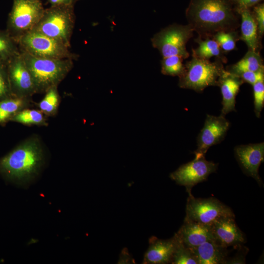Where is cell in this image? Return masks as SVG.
<instances>
[{
    "mask_svg": "<svg viewBox=\"0 0 264 264\" xmlns=\"http://www.w3.org/2000/svg\"><path fill=\"white\" fill-rule=\"evenodd\" d=\"M198 264H226L227 248L222 247L215 241H207L193 251Z\"/></svg>",
    "mask_w": 264,
    "mask_h": 264,
    "instance_id": "obj_19",
    "label": "cell"
},
{
    "mask_svg": "<svg viewBox=\"0 0 264 264\" xmlns=\"http://www.w3.org/2000/svg\"></svg>",
    "mask_w": 264,
    "mask_h": 264,
    "instance_id": "obj_37",
    "label": "cell"
},
{
    "mask_svg": "<svg viewBox=\"0 0 264 264\" xmlns=\"http://www.w3.org/2000/svg\"><path fill=\"white\" fill-rule=\"evenodd\" d=\"M218 165L217 163L207 161L205 156H202L181 165L170 174V177L177 184L184 186L189 196H191L193 187L206 180L211 173L216 171Z\"/></svg>",
    "mask_w": 264,
    "mask_h": 264,
    "instance_id": "obj_10",
    "label": "cell"
},
{
    "mask_svg": "<svg viewBox=\"0 0 264 264\" xmlns=\"http://www.w3.org/2000/svg\"><path fill=\"white\" fill-rule=\"evenodd\" d=\"M75 22L73 4L51 6L44 9L42 18L32 30L58 40L70 47Z\"/></svg>",
    "mask_w": 264,
    "mask_h": 264,
    "instance_id": "obj_5",
    "label": "cell"
},
{
    "mask_svg": "<svg viewBox=\"0 0 264 264\" xmlns=\"http://www.w3.org/2000/svg\"><path fill=\"white\" fill-rule=\"evenodd\" d=\"M45 93L44 98L38 104L39 110L45 115L54 116L58 111L61 100L58 87H53Z\"/></svg>",
    "mask_w": 264,
    "mask_h": 264,
    "instance_id": "obj_24",
    "label": "cell"
},
{
    "mask_svg": "<svg viewBox=\"0 0 264 264\" xmlns=\"http://www.w3.org/2000/svg\"><path fill=\"white\" fill-rule=\"evenodd\" d=\"M243 81L251 85L264 80V69L255 71H246L238 75Z\"/></svg>",
    "mask_w": 264,
    "mask_h": 264,
    "instance_id": "obj_32",
    "label": "cell"
},
{
    "mask_svg": "<svg viewBox=\"0 0 264 264\" xmlns=\"http://www.w3.org/2000/svg\"><path fill=\"white\" fill-rule=\"evenodd\" d=\"M30 98L12 96L0 101V125H3L20 111L28 108Z\"/></svg>",
    "mask_w": 264,
    "mask_h": 264,
    "instance_id": "obj_20",
    "label": "cell"
},
{
    "mask_svg": "<svg viewBox=\"0 0 264 264\" xmlns=\"http://www.w3.org/2000/svg\"><path fill=\"white\" fill-rule=\"evenodd\" d=\"M133 264L134 261L126 248H124L120 255L118 264Z\"/></svg>",
    "mask_w": 264,
    "mask_h": 264,
    "instance_id": "obj_34",
    "label": "cell"
},
{
    "mask_svg": "<svg viewBox=\"0 0 264 264\" xmlns=\"http://www.w3.org/2000/svg\"><path fill=\"white\" fill-rule=\"evenodd\" d=\"M237 11L241 19L240 39L245 43L249 50L259 52L260 37L252 11L250 8H245L237 10Z\"/></svg>",
    "mask_w": 264,
    "mask_h": 264,
    "instance_id": "obj_18",
    "label": "cell"
},
{
    "mask_svg": "<svg viewBox=\"0 0 264 264\" xmlns=\"http://www.w3.org/2000/svg\"><path fill=\"white\" fill-rule=\"evenodd\" d=\"M264 69L263 59L259 52L248 50L241 60L229 66L226 70L238 75L244 72L255 71Z\"/></svg>",
    "mask_w": 264,
    "mask_h": 264,
    "instance_id": "obj_21",
    "label": "cell"
},
{
    "mask_svg": "<svg viewBox=\"0 0 264 264\" xmlns=\"http://www.w3.org/2000/svg\"><path fill=\"white\" fill-rule=\"evenodd\" d=\"M198 46L193 49V57L209 59L211 57H216L226 62L223 56V51L218 43L213 38H201L198 37L195 40Z\"/></svg>",
    "mask_w": 264,
    "mask_h": 264,
    "instance_id": "obj_22",
    "label": "cell"
},
{
    "mask_svg": "<svg viewBox=\"0 0 264 264\" xmlns=\"http://www.w3.org/2000/svg\"><path fill=\"white\" fill-rule=\"evenodd\" d=\"M262 0H240L236 5V10L241 9L250 8L258 4Z\"/></svg>",
    "mask_w": 264,
    "mask_h": 264,
    "instance_id": "obj_33",
    "label": "cell"
},
{
    "mask_svg": "<svg viewBox=\"0 0 264 264\" xmlns=\"http://www.w3.org/2000/svg\"><path fill=\"white\" fill-rule=\"evenodd\" d=\"M231 0L235 5H236L238 3V2L240 1V0Z\"/></svg>",
    "mask_w": 264,
    "mask_h": 264,
    "instance_id": "obj_36",
    "label": "cell"
},
{
    "mask_svg": "<svg viewBox=\"0 0 264 264\" xmlns=\"http://www.w3.org/2000/svg\"><path fill=\"white\" fill-rule=\"evenodd\" d=\"M235 31H220L216 33L212 38L219 44L223 52H228L236 48V42L239 39Z\"/></svg>",
    "mask_w": 264,
    "mask_h": 264,
    "instance_id": "obj_28",
    "label": "cell"
},
{
    "mask_svg": "<svg viewBox=\"0 0 264 264\" xmlns=\"http://www.w3.org/2000/svg\"><path fill=\"white\" fill-rule=\"evenodd\" d=\"M229 127L230 123L224 116L207 114L197 137V149L194 152L195 158L205 156L210 147L221 142Z\"/></svg>",
    "mask_w": 264,
    "mask_h": 264,
    "instance_id": "obj_12",
    "label": "cell"
},
{
    "mask_svg": "<svg viewBox=\"0 0 264 264\" xmlns=\"http://www.w3.org/2000/svg\"><path fill=\"white\" fill-rule=\"evenodd\" d=\"M222 60L217 58L212 62L209 59L193 57L184 65L182 74L178 76V86L183 88L201 92L209 86H218L219 80L225 69Z\"/></svg>",
    "mask_w": 264,
    "mask_h": 264,
    "instance_id": "obj_4",
    "label": "cell"
},
{
    "mask_svg": "<svg viewBox=\"0 0 264 264\" xmlns=\"http://www.w3.org/2000/svg\"><path fill=\"white\" fill-rule=\"evenodd\" d=\"M183 60L178 56L163 57L161 61V73L166 75L179 76L184 69Z\"/></svg>",
    "mask_w": 264,
    "mask_h": 264,
    "instance_id": "obj_26",
    "label": "cell"
},
{
    "mask_svg": "<svg viewBox=\"0 0 264 264\" xmlns=\"http://www.w3.org/2000/svg\"><path fill=\"white\" fill-rule=\"evenodd\" d=\"M179 240L192 251L201 244L215 241L211 225L184 220V223L175 234Z\"/></svg>",
    "mask_w": 264,
    "mask_h": 264,
    "instance_id": "obj_15",
    "label": "cell"
},
{
    "mask_svg": "<svg viewBox=\"0 0 264 264\" xmlns=\"http://www.w3.org/2000/svg\"><path fill=\"white\" fill-rule=\"evenodd\" d=\"M176 238L177 243L171 263L173 264H198L197 259L193 251L186 247L177 237Z\"/></svg>",
    "mask_w": 264,
    "mask_h": 264,
    "instance_id": "obj_27",
    "label": "cell"
},
{
    "mask_svg": "<svg viewBox=\"0 0 264 264\" xmlns=\"http://www.w3.org/2000/svg\"><path fill=\"white\" fill-rule=\"evenodd\" d=\"M243 81L238 75L226 70L219 80L218 86L220 88L222 95L221 115L224 116L235 111L236 97Z\"/></svg>",
    "mask_w": 264,
    "mask_h": 264,
    "instance_id": "obj_17",
    "label": "cell"
},
{
    "mask_svg": "<svg viewBox=\"0 0 264 264\" xmlns=\"http://www.w3.org/2000/svg\"><path fill=\"white\" fill-rule=\"evenodd\" d=\"M252 12L257 25L259 35L261 38L264 33V3H258L254 6Z\"/></svg>",
    "mask_w": 264,
    "mask_h": 264,
    "instance_id": "obj_31",
    "label": "cell"
},
{
    "mask_svg": "<svg viewBox=\"0 0 264 264\" xmlns=\"http://www.w3.org/2000/svg\"><path fill=\"white\" fill-rule=\"evenodd\" d=\"M12 96L6 64L0 63V101Z\"/></svg>",
    "mask_w": 264,
    "mask_h": 264,
    "instance_id": "obj_30",
    "label": "cell"
},
{
    "mask_svg": "<svg viewBox=\"0 0 264 264\" xmlns=\"http://www.w3.org/2000/svg\"><path fill=\"white\" fill-rule=\"evenodd\" d=\"M17 43L20 50L37 57L73 60L79 57L63 43L33 30L22 35Z\"/></svg>",
    "mask_w": 264,
    "mask_h": 264,
    "instance_id": "obj_6",
    "label": "cell"
},
{
    "mask_svg": "<svg viewBox=\"0 0 264 264\" xmlns=\"http://www.w3.org/2000/svg\"><path fill=\"white\" fill-rule=\"evenodd\" d=\"M20 51L31 73L37 93L58 87L73 66L74 60L71 59L40 58Z\"/></svg>",
    "mask_w": 264,
    "mask_h": 264,
    "instance_id": "obj_3",
    "label": "cell"
},
{
    "mask_svg": "<svg viewBox=\"0 0 264 264\" xmlns=\"http://www.w3.org/2000/svg\"><path fill=\"white\" fill-rule=\"evenodd\" d=\"M185 15L188 24L203 39L220 31H235L241 23L231 0H190Z\"/></svg>",
    "mask_w": 264,
    "mask_h": 264,
    "instance_id": "obj_1",
    "label": "cell"
},
{
    "mask_svg": "<svg viewBox=\"0 0 264 264\" xmlns=\"http://www.w3.org/2000/svg\"><path fill=\"white\" fill-rule=\"evenodd\" d=\"M20 52L17 43L7 31L0 30V63L6 64Z\"/></svg>",
    "mask_w": 264,
    "mask_h": 264,
    "instance_id": "obj_25",
    "label": "cell"
},
{
    "mask_svg": "<svg viewBox=\"0 0 264 264\" xmlns=\"http://www.w3.org/2000/svg\"><path fill=\"white\" fill-rule=\"evenodd\" d=\"M177 243L175 235L167 240L152 237L149 246L145 252L142 262L144 264H165L171 263Z\"/></svg>",
    "mask_w": 264,
    "mask_h": 264,
    "instance_id": "obj_16",
    "label": "cell"
},
{
    "mask_svg": "<svg viewBox=\"0 0 264 264\" xmlns=\"http://www.w3.org/2000/svg\"><path fill=\"white\" fill-rule=\"evenodd\" d=\"M254 112L260 117L264 106V80L253 85Z\"/></svg>",
    "mask_w": 264,
    "mask_h": 264,
    "instance_id": "obj_29",
    "label": "cell"
},
{
    "mask_svg": "<svg viewBox=\"0 0 264 264\" xmlns=\"http://www.w3.org/2000/svg\"><path fill=\"white\" fill-rule=\"evenodd\" d=\"M234 153L243 172L260 185L263 184L259 168L264 160V143L237 145L234 148Z\"/></svg>",
    "mask_w": 264,
    "mask_h": 264,
    "instance_id": "obj_13",
    "label": "cell"
},
{
    "mask_svg": "<svg viewBox=\"0 0 264 264\" xmlns=\"http://www.w3.org/2000/svg\"><path fill=\"white\" fill-rule=\"evenodd\" d=\"M235 218L223 217L211 225L215 241L222 247L239 246L245 242L243 233L237 226Z\"/></svg>",
    "mask_w": 264,
    "mask_h": 264,
    "instance_id": "obj_14",
    "label": "cell"
},
{
    "mask_svg": "<svg viewBox=\"0 0 264 264\" xmlns=\"http://www.w3.org/2000/svg\"><path fill=\"white\" fill-rule=\"evenodd\" d=\"M51 6L68 5L73 4L76 0H47Z\"/></svg>",
    "mask_w": 264,
    "mask_h": 264,
    "instance_id": "obj_35",
    "label": "cell"
},
{
    "mask_svg": "<svg viewBox=\"0 0 264 264\" xmlns=\"http://www.w3.org/2000/svg\"><path fill=\"white\" fill-rule=\"evenodd\" d=\"M6 66L13 96L31 98L37 93L31 73L20 51L7 62Z\"/></svg>",
    "mask_w": 264,
    "mask_h": 264,
    "instance_id": "obj_11",
    "label": "cell"
},
{
    "mask_svg": "<svg viewBox=\"0 0 264 264\" xmlns=\"http://www.w3.org/2000/svg\"><path fill=\"white\" fill-rule=\"evenodd\" d=\"M223 217H235L232 210L214 198H195L189 196L184 220L211 225L217 219Z\"/></svg>",
    "mask_w": 264,
    "mask_h": 264,
    "instance_id": "obj_9",
    "label": "cell"
},
{
    "mask_svg": "<svg viewBox=\"0 0 264 264\" xmlns=\"http://www.w3.org/2000/svg\"><path fill=\"white\" fill-rule=\"evenodd\" d=\"M45 152L40 137L30 136L0 158V174L11 181L28 182L38 175L44 165Z\"/></svg>",
    "mask_w": 264,
    "mask_h": 264,
    "instance_id": "obj_2",
    "label": "cell"
},
{
    "mask_svg": "<svg viewBox=\"0 0 264 264\" xmlns=\"http://www.w3.org/2000/svg\"><path fill=\"white\" fill-rule=\"evenodd\" d=\"M44 10L40 0H14L6 30L17 42L21 37L33 29Z\"/></svg>",
    "mask_w": 264,
    "mask_h": 264,
    "instance_id": "obj_7",
    "label": "cell"
},
{
    "mask_svg": "<svg viewBox=\"0 0 264 264\" xmlns=\"http://www.w3.org/2000/svg\"><path fill=\"white\" fill-rule=\"evenodd\" d=\"M193 32L188 24H173L155 33L151 39L152 44L163 57L178 56L185 59L189 56L186 45Z\"/></svg>",
    "mask_w": 264,
    "mask_h": 264,
    "instance_id": "obj_8",
    "label": "cell"
},
{
    "mask_svg": "<svg viewBox=\"0 0 264 264\" xmlns=\"http://www.w3.org/2000/svg\"><path fill=\"white\" fill-rule=\"evenodd\" d=\"M45 115L39 110L24 109L16 114L10 120L25 125L47 126Z\"/></svg>",
    "mask_w": 264,
    "mask_h": 264,
    "instance_id": "obj_23",
    "label": "cell"
}]
</instances>
